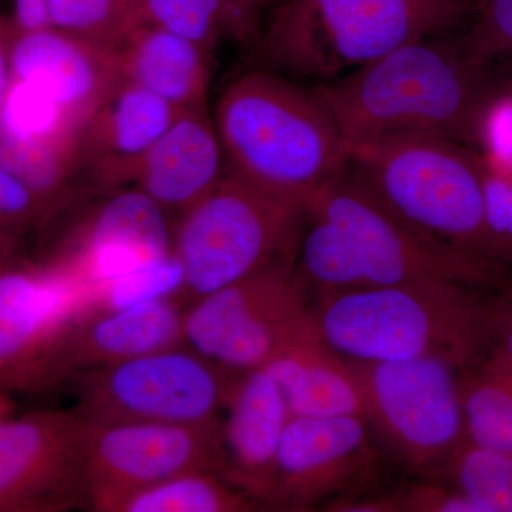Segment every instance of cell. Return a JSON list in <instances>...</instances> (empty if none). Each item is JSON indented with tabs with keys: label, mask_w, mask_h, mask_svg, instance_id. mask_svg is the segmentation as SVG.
Wrapping results in <instances>:
<instances>
[{
	"label": "cell",
	"mask_w": 512,
	"mask_h": 512,
	"mask_svg": "<svg viewBox=\"0 0 512 512\" xmlns=\"http://www.w3.org/2000/svg\"><path fill=\"white\" fill-rule=\"evenodd\" d=\"M127 3H128V0H127ZM128 9H130V8H128ZM130 15H131V13H130Z\"/></svg>",
	"instance_id": "b9f144b4"
},
{
	"label": "cell",
	"mask_w": 512,
	"mask_h": 512,
	"mask_svg": "<svg viewBox=\"0 0 512 512\" xmlns=\"http://www.w3.org/2000/svg\"><path fill=\"white\" fill-rule=\"evenodd\" d=\"M84 423L89 510L114 512L127 495L190 471L224 478L221 423Z\"/></svg>",
	"instance_id": "30bf717a"
},
{
	"label": "cell",
	"mask_w": 512,
	"mask_h": 512,
	"mask_svg": "<svg viewBox=\"0 0 512 512\" xmlns=\"http://www.w3.org/2000/svg\"><path fill=\"white\" fill-rule=\"evenodd\" d=\"M490 349L512 366V293L500 302H494Z\"/></svg>",
	"instance_id": "8d00e7d4"
},
{
	"label": "cell",
	"mask_w": 512,
	"mask_h": 512,
	"mask_svg": "<svg viewBox=\"0 0 512 512\" xmlns=\"http://www.w3.org/2000/svg\"><path fill=\"white\" fill-rule=\"evenodd\" d=\"M441 468L477 512H512V453L466 439Z\"/></svg>",
	"instance_id": "4316f807"
},
{
	"label": "cell",
	"mask_w": 512,
	"mask_h": 512,
	"mask_svg": "<svg viewBox=\"0 0 512 512\" xmlns=\"http://www.w3.org/2000/svg\"><path fill=\"white\" fill-rule=\"evenodd\" d=\"M466 439L477 446L512 453V366L490 349L460 370Z\"/></svg>",
	"instance_id": "cb8c5ba5"
},
{
	"label": "cell",
	"mask_w": 512,
	"mask_h": 512,
	"mask_svg": "<svg viewBox=\"0 0 512 512\" xmlns=\"http://www.w3.org/2000/svg\"><path fill=\"white\" fill-rule=\"evenodd\" d=\"M84 427L73 412L0 421V511L89 508Z\"/></svg>",
	"instance_id": "8fae6325"
},
{
	"label": "cell",
	"mask_w": 512,
	"mask_h": 512,
	"mask_svg": "<svg viewBox=\"0 0 512 512\" xmlns=\"http://www.w3.org/2000/svg\"><path fill=\"white\" fill-rule=\"evenodd\" d=\"M184 271L177 256L140 266L97 289L86 309H126L183 296Z\"/></svg>",
	"instance_id": "f1b7e54d"
},
{
	"label": "cell",
	"mask_w": 512,
	"mask_h": 512,
	"mask_svg": "<svg viewBox=\"0 0 512 512\" xmlns=\"http://www.w3.org/2000/svg\"><path fill=\"white\" fill-rule=\"evenodd\" d=\"M306 212L339 229L370 285L453 282L505 288V265L424 234L400 218L349 167L316 192Z\"/></svg>",
	"instance_id": "52a82bcc"
},
{
	"label": "cell",
	"mask_w": 512,
	"mask_h": 512,
	"mask_svg": "<svg viewBox=\"0 0 512 512\" xmlns=\"http://www.w3.org/2000/svg\"><path fill=\"white\" fill-rule=\"evenodd\" d=\"M480 153L485 225L497 258L512 262V160Z\"/></svg>",
	"instance_id": "4dcf8cb0"
},
{
	"label": "cell",
	"mask_w": 512,
	"mask_h": 512,
	"mask_svg": "<svg viewBox=\"0 0 512 512\" xmlns=\"http://www.w3.org/2000/svg\"><path fill=\"white\" fill-rule=\"evenodd\" d=\"M348 167L424 234L504 265L485 225L476 148L439 137L383 138L349 146Z\"/></svg>",
	"instance_id": "5b68a950"
},
{
	"label": "cell",
	"mask_w": 512,
	"mask_h": 512,
	"mask_svg": "<svg viewBox=\"0 0 512 512\" xmlns=\"http://www.w3.org/2000/svg\"><path fill=\"white\" fill-rule=\"evenodd\" d=\"M305 222L296 252L295 276L306 293L313 289L319 298L369 286L355 252L339 229L311 212H306Z\"/></svg>",
	"instance_id": "484cf974"
},
{
	"label": "cell",
	"mask_w": 512,
	"mask_h": 512,
	"mask_svg": "<svg viewBox=\"0 0 512 512\" xmlns=\"http://www.w3.org/2000/svg\"><path fill=\"white\" fill-rule=\"evenodd\" d=\"M52 211L42 197L0 163V231L26 227Z\"/></svg>",
	"instance_id": "836d02e7"
},
{
	"label": "cell",
	"mask_w": 512,
	"mask_h": 512,
	"mask_svg": "<svg viewBox=\"0 0 512 512\" xmlns=\"http://www.w3.org/2000/svg\"><path fill=\"white\" fill-rule=\"evenodd\" d=\"M82 123L28 83L13 80L0 111V163L56 210L73 198Z\"/></svg>",
	"instance_id": "9a60e30c"
},
{
	"label": "cell",
	"mask_w": 512,
	"mask_h": 512,
	"mask_svg": "<svg viewBox=\"0 0 512 512\" xmlns=\"http://www.w3.org/2000/svg\"><path fill=\"white\" fill-rule=\"evenodd\" d=\"M262 369L278 383L291 417L366 419L355 366L322 339L312 313Z\"/></svg>",
	"instance_id": "44dd1931"
},
{
	"label": "cell",
	"mask_w": 512,
	"mask_h": 512,
	"mask_svg": "<svg viewBox=\"0 0 512 512\" xmlns=\"http://www.w3.org/2000/svg\"><path fill=\"white\" fill-rule=\"evenodd\" d=\"M227 173L214 120L207 110H184L131 171L128 185L180 217Z\"/></svg>",
	"instance_id": "ffe728a7"
},
{
	"label": "cell",
	"mask_w": 512,
	"mask_h": 512,
	"mask_svg": "<svg viewBox=\"0 0 512 512\" xmlns=\"http://www.w3.org/2000/svg\"><path fill=\"white\" fill-rule=\"evenodd\" d=\"M365 417H289L269 508L311 511L342 493L372 466L376 454Z\"/></svg>",
	"instance_id": "5bb4252c"
},
{
	"label": "cell",
	"mask_w": 512,
	"mask_h": 512,
	"mask_svg": "<svg viewBox=\"0 0 512 512\" xmlns=\"http://www.w3.org/2000/svg\"><path fill=\"white\" fill-rule=\"evenodd\" d=\"M474 0H285L262 37L281 73L332 82L397 47L453 33Z\"/></svg>",
	"instance_id": "277c9868"
},
{
	"label": "cell",
	"mask_w": 512,
	"mask_h": 512,
	"mask_svg": "<svg viewBox=\"0 0 512 512\" xmlns=\"http://www.w3.org/2000/svg\"><path fill=\"white\" fill-rule=\"evenodd\" d=\"M141 0H128V8H130L131 20L134 19V15H136L138 6H140Z\"/></svg>",
	"instance_id": "f35d334b"
},
{
	"label": "cell",
	"mask_w": 512,
	"mask_h": 512,
	"mask_svg": "<svg viewBox=\"0 0 512 512\" xmlns=\"http://www.w3.org/2000/svg\"><path fill=\"white\" fill-rule=\"evenodd\" d=\"M453 282L370 285L319 296V335L350 362L441 357L463 370L490 349L494 302Z\"/></svg>",
	"instance_id": "3957f363"
},
{
	"label": "cell",
	"mask_w": 512,
	"mask_h": 512,
	"mask_svg": "<svg viewBox=\"0 0 512 512\" xmlns=\"http://www.w3.org/2000/svg\"><path fill=\"white\" fill-rule=\"evenodd\" d=\"M295 262L296 255L288 256L190 303L183 316L185 345L212 362L235 329L292 285Z\"/></svg>",
	"instance_id": "603a6c76"
},
{
	"label": "cell",
	"mask_w": 512,
	"mask_h": 512,
	"mask_svg": "<svg viewBox=\"0 0 512 512\" xmlns=\"http://www.w3.org/2000/svg\"><path fill=\"white\" fill-rule=\"evenodd\" d=\"M306 211L227 170L174 225L190 303L298 252Z\"/></svg>",
	"instance_id": "8992f818"
},
{
	"label": "cell",
	"mask_w": 512,
	"mask_h": 512,
	"mask_svg": "<svg viewBox=\"0 0 512 512\" xmlns=\"http://www.w3.org/2000/svg\"><path fill=\"white\" fill-rule=\"evenodd\" d=\"M107 194L52 266L80 289L87 306L100 286L173 254L174 227L160 205L134 187Z\"/></svg>",
	"instance_id": "7c38bea8"
},
{
	"label": "cell",
	"mask_w": 512,
	"mask_h": 512,
	"mask_svg": "<svg viewBox=\"0 0 512 512\" xmlns=\"http://www.w3.org/2000/svg\"><path fill=\"white\" fill-rule=\"evenodd\" d=\"M10 67L13 80L35 87L84 124L124 79L117 50L53 26L19 32Z\"/></svg>",
	"instance_id": "2e32d148"
},
{
	"label": "cell",
	"mask_w": 512,
	"mask_h": 512,
	"mask_svg": "<svg viewBox=\"0 0 512 512\" xmlns=\"http://www.w3.org/2000/svg\"><path fill=\"white\" fill-rule=\"evenodd\" d=\"M18 30L12 23L0 18V111L5 103L6 94L12 83V67H10V47Z\"/></svg>",
	"instance_id": "74e56055"
},
{
	"label": "cell",
	"mask_w": 512,
	"mask_h": 512,
	"mask_svg": "<svg viewBox=\"0 0 512 512\" xmlns=\"http://www.w3.org/2000/svg\"><path fill=\"white\" fill-rule=\"evenodd\" d=\"M505 87H508V89L512 90V79L510 80V82L505 84Z\"/></svg>",
	"instance_id": "60d3db41"
},
{
	"label": "cell",
	"mask_w": 512,
	"mask_h": 512,
	"mask_svg": "<svg viewBox=\"0 0 512 512\" xmlns=\"http://www.w3.org/2000/svg\"><path fill=\"white\" fill-rule=\"evenodd\" d=\"M352 363L369 424L413 470L443 467L466 440L460 369L441 357Z\"/></svg>",
	"instance_id": "9c48e42d"
},
{
	"label": "cell",
	"mask_w": 512,
	"mask_h": 512,
	"mask_svg": "<svg viewBox=\"0 0 512 512\" xmlns=\"http://www.w3.org/2000/svg\"><path fill=\"white\" fill-rule=\"evenodd\" d=\"M153 25L197 43L211 53L224 28L222 0H141L133 26Z\"/></svg>",
	"instance_id": "f546056e"
},
{
	"label": "cell",
	"mask_w": 512,
	"mask_h": 512,
	"mask_svg": "<svg viewBox=\"0 0 512 512\" xmlns=\"http://www.w3.org/2000/svg\"><path fill=\"white\" fill-rule=\"evenodd\" d=\"M180 113L140 84L121 80L84 128L79 173L86 170L101 191L128 187V178L140 158Z\"/></svg>",
	"instance_id": "d6986e66"
},
{
	"label": "cell",
	"mask_w": 512,
	"mask_h": 512,
	"mask_svg": "<svg viewBox=\"0 0 512 512\" xmlns=\"http://www.w3.org/2000/svg\"><path fill=\"white\" fill-rule=\"evenodd\" d=\"M394 497L399 511L477 512V508L453 487L414 485L400 491Z\"/></svg>",
	"instance_id": "e575fe53"
},
{
	"label": "cell",
	"mask_w": 512,
	"mask_h": 512,
	"mask_svg": "<svg viewBox=\"0 0 512 512\" xmlns=\"http://www.w3.org/2000/svg\"><path fill=\"white\" fill-rule=\"evenodd\" d=\"M477 150L488 156L512 160V90L491 92L477 124Z\"/></svg>",
	"instance_id": "d6a6232c"
},
{
	"label": "cell",
	"mask_w": 512,
	"mask_h": 512,
	"mask_svg": "<svg viewBox=\"0 0 512 512\" xmlns=\"http://www.w3.org/2000/svg\"><path fill=\"white\" fill-rule=\"evenodd\" d=\"M212 120L227 170L303 207L348 167V143L319 94L281 73L232 80Z\"/></svg>",
	"instance_id": "7a4b0ae2"
},
{
	"label": "cell",
	"mask_w": 512,
	"mask_h": 512,
	"mask_svg": "<svg viewBox=\"0 0 512 512\" xmlns=\"http://www.w3.org/2000/svg\"><path fill=\"white\" fill-rule=\"evenodd\" d=\"M183 316L175 299L126 309H83L57 330L32 384L67 382L77 373L185 345Z\"/></svg>",
	"instance_id": "4fadbf2b"
},
{
	"label": "cell",
	"mask_w": 512,
	"mask_h": 512,
	"mask_svg": "<svg viewBox=\"0 0 512 512\" xmlns=\"http://www.w3.org/2000/svg\"><path fill=\"white\" fill-rule=\"evenodd\" d=\"M238 376L187 345L77 373L72 412L87 423L218 424Z\"/></svg>",
	"instance_id": "ba28073f"
},
{
	"label": "cell",
	"mask_w": 512,
	"mask_h": 512,
	"mask_svg": "<svg viewBox=\"0 0 512 512\" xmlns=\"http://www.w3.org/2000/svg\"><path fill=\"white\" fill-rule=\"evenodd\" d=\"M221 424L225 481L269 508L276 457L288 424L284 394L265 369L237 377Z\"/></svg>",
	"instance_id": "ac0fdd59"
},
{
	"label": "cell",
	"mask_w": 512,
	"mask_h": 512,
	"mask_svg": "<svg viewBox=\"0 0 512 512\" xmlns=\"http://www.w3.org/2000/svg\"><path fill=\"white\" fill-rule=\"evenodd\" d=\"M224 2V29L241 42L254 39L258 33L259 18L266 0H222Z\"/></svg>",
	"instance_id": "d590c367"
},
{
	"label": "cell",
	"mask_w": 512,
	"mask_h": 512,
	"mask_svg": "<svg viewBox=\"0 0 512 512\" xmlns=\"http://www.w3.org/2000/svg\"><path fill=\"white\" fill-rule=\"evenodd\" d=\"M53 28L119 52L133 28L127 0H47Z\"/></svg>",
	"instance_id": "83f0119b"
},
{
	"label": "cell",
	"mask_w": 512,
	"mask_h": 512,
	"mask_svg": "<svg viewBox=\"0 0 512 512\" xmlns=\"http://www.w3.org/2000/svg\"><path fill=\"white\" fill-rule=\"evenodd\" d=\"M451 33L407 43L355 72L313 87L352 144L383 138H447L477 150L490 84Z\"/></svg>",
	"instance_id": "6da1fadb"
},
{
	"label": "cell",
	"mask_w": 512,
	"mask_h": 512,
	"mask_svg": "<svg viewBox=\"0 0 512 512\" xmlns=\"http://www.w3.org/2000/svg\"><path fill=\"white\" fill-rule=\"evenodd\" d=\"M470 19L461 42L474 64L487 70L495 60L512 57V0H480Z\"/></svg>",
	"instance_id": "1f68e13d"
},
{
	"label": "cell",
	"mask_w": 512,
	"mask_h": 512,
	"mask_svg": "<svg viewBox=\"0 0 512 512\" xmlns=\"http://www.w3.org/2000/svg\"><path fill=\"white\" fill-rule=\"evenodd\" d=\"M208 55L197 43L153 25L133 26L119 49L124 79L181 111L205 109Z\"/></svg>",
	"instance_id": "7402d4cb"
},
{
	"label": "cell",
	"mask_w": 512,
	"mask_h": 512,
	"mask_svg": "<svg viewBox=\"0 0 512 512\" xmlns=\"http://www.w3.org/2000/svg\"><path fill=\"white\" fill-rule=\"evenodd\" d=\"M6 413H8V406L0 399V421L6 419Z\"/></svg>",
	"instance_id": "ab89813d"
},
{
	"label": "cell",
	"mask_w": 512,
	"mask_h": 512,
	"mask_svg": "<svg viewBox=\"0 0 512 512\" xmlns=\"http://www.w3.org/2000/svg\"><path fill=\"white\" fill-rule=\"evenodd\" d=\"M264 510L212 471H190L127 495L114 512H248Z\"/></svg>",
	"instance_id": "d4e9b609"
},
{
	"label": "cell",
	"mask_w": 512,
	"mask_h": 512,
	"mask_svg": "<svg viewBox=\"0 0 512 512\" xmlns=\"http://www.w3.org/2000/svg\"><path fill=\"white\" fill-rule=\"evenodd\" d=\"M5 245L0 244V377L29 384L57 330L86 308V299L55 269L6 266Z\"/></svg>",
	"instance_id": "e0dca14e"
}]
</instances>
